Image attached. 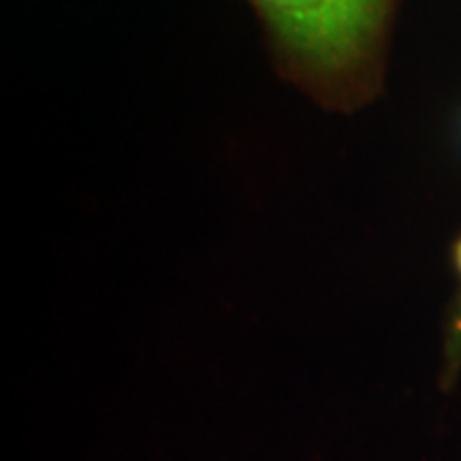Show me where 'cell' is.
<instances>
[{
  "instance_id": "7a4b0ae2",
  "label": "cell",
  "mask_w": 461,
  "mask_h": 461,
  "mask_svg": "<svg viewBox=\"0 0 461 461\" xmlns=\"http://www.w3.org/2000/svg\"><path fill=\"white\" fill-rule=\"evenodd\" d=\"M338 20L361 51L370 43L384 15V0H331Z\"/></svg>"
},
{
  "instance_id": "3957f363",
  "label": "cell",
  "mask_w": 461,
  "mask_h": 461,
  "mask_svg": "<svg viewBox=\"0 0 461 461\" xmlns=\"http://www.w3.org/2000/svg\"><path fill=\"white\" fill-rule=\"evenodd\" d=\"M455 263H457V269L461 274V240L457 241V246H455Z\"/></svg>"
},
{
  "instance_id": "6da1fadb",
  "label": "cell",
  "mask_w": 461,
  "mask_h": 461,
  "mask_svg": "<svg viewBox=\"0 0 461 461\" xmlns=\"http://www.w3.org/2000/svg\"><path fill=\"white\" fill-rule=\"evenodd\" d=\"M286 48L325 68L350 65L357 48L331 0H257Z\"/></svg>"
}]
</instances>
